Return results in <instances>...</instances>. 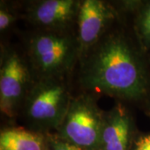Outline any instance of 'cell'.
<instances>
[{"label":"cell","mask_w":150,"mask_h":150,"mask_svg":"<svg viewBox=\"0 0 150 150\" xmlns=\"http://www.w3.org/2000/svg\"><path fill=\"white\" fill-rule=\"evenodd\" d=\"M46 136L48 150H83L75 145L60 139L54 134H46Z\"/></svg>","instance_id":"obj_12"},{"label":"cell","mask_w":150,"mask_h":150,"mask_svg":"<svg viewBox=\"0 0 150 150\" xmlns=\"http://www.w3.org/2000/svg\"><path fill=\"white\" fill-rule=\"evenodd\" d=\"M16 20V15L8 8L4 2L0 4V31L3 33L10 28Z\"/></svg>","instance_id":"obj_11"},{"label":"cell","mask_w":150,"mask_h":150,"mask_svg":"<svg viewBox=\"0 0 150 150\" xmlns=\"http://www.w3.org/2000/svg\"><path fill=\"white\" fill-rule=\"evenodd\" d=\"M119 18L117 8L105 1H81L77 19L79 58L102 38Z\"/></svg>","instance_id":"obj_6"},{"label":"cell","mask_w":150,"mask_h":150,"mask_svg":"<svg viewBox=\"0 0 150 150\" xmlns=\"http://www.w3.org/2000/svg\"><path fill=\"white\" fill-rule=\"evenodd\" d=\"M149 58H148V59H149V66H150V52L149 53Z\"/></svg>","instance_id":"obj_15"},{"label":"cell","mask_w":150,"mask_h":150,"mask_svg":"<svg viewBox=\"0 0 150 150\" xmlns=\"http://www.w3.org/2000/svg\"><path fill=\"white\" fill-rule=\"evenodd\" d=\"M134 32L146 54L150 52V1H143L134 13Z\"/></svg>","instance_id":"obj_10"},{"label":"cell","mask_w":150,"mask_h":150,"mask_svg":"<svg viewBox=\"0 0 150 150\" xmlns=\"http://www.w3.org/2000/svg\"><path fill=\"white\" fill-rule=\"evenodd\" d=\"M143 103H144V110L146 111V113L150 116V93Z\"/></svg>","instance_id":"obj_14"},{"label":"cell","mask_w":150,"mask_h":150,"mask_svg":"<svg viewBox=\"0 0 150 150\" xmlns=\"http://www.w3.org/2000/svg\"><path fill=\"white\" fill-rule=\"evenodd\" d=\"M121 17V16H120ZM134 32L119 18L79 59V83L86 92L121 101L144 102L150 93V66Z\"/></svg>","instance_id":"obj_1"},{"label":"cell","mask_w":150,"mask_h":150,"mask_svg":"<svg viewBox=\"0 0 150 150\" xmlns=\"http://www.w3.org/2000/svg\"><path fill=\"white\" fill-rule=\"evenodd\" d=\"M138 133L134 116L122 103L104 112L102 150H130Z\"/></svg>","instance_id":"obj_8"},{"label":"cell","mask_w":150,"mask_h":150,"mask_svg":"<svg viewBox=\"0 0 150 150\" xmlns=\"http://www.w3.org/2000/svg\"><path fill=\"white\" fill-rule=\"evenodd\" d=\"M130 150H150V132H138L134 137Z\"/></svg>","instance_id":"obj_13"},{"label":"cell","mask_w":150,"mask_h":150,"mask_svg":"<svg viewBox=\"0 0 150 150\" xmlns=\"http://www.w3.org/2000/svg\"><path fill=\"white\" fill-rule=\"evenodd\" d=\"M33 78L25 58L16 50L2 51L0 67V109L8 118L20 113Z\"/></svg>","instance_id":"obj_5"},{"label":"cell","mask_w":150,"mask_h":150,"mask_svg":"<svg viewBox=\"0 0 150 150\" xmlns=\"http://www.w3.org/2000/svg\"><path fill=\"white\" fill-rule=\"evenodd\" d=\"M104 112L94 94L73 96L64 118L54 133L60 139L83 150H102Z\"/></svg>","instance_id":"obj_4"},{"label":"cell","mask_w":150,"mask_h":150,"mask_svg":"<svg viewBox=\"0 0 150 150\" xmlns=\"http://www.w3.org/2000/svg\"><path fill=\"white\" fill-rule=\"evenodd\" d=\"M25 59L33 79H66L79 64L77 35L71 30L39 29L28 37Z\"/></svg>","instance_id":"obj_2"},{"label":"cell","mask_w":150,"mask_h":150,"mask_svg":"<svg viewBox=\"0 0 150 150\" xmlns=\"http://www.w3.org/2000/svg\"><path fill=\"white\" fill-rule=\"evenodd\" d=\"M0 150H48L47 136L26 128L2 129Z\"/></svg>","instance_id":"obj_9"},{"label":"cell","mask_w":150,"mask_h":150,"mask_svg":"<svg viewBox=\"0 0 150 150\" xmlns=\"http://www.w3.org/2000/svg\"><path fill=\"white\" fill-rule=\"evenodd\" d=\"M72 97L66 79H33L20 111L26 129L45 135L55 133Z\"/></svg>","instance_id":"obj_3"},{"label":"cell","mask_w":150,"mask_h":150,"mask_svg":"<svg viewBox=\"0 0 150 150\" xmlns=\"http://www.w3.org/2000/svg\"><path fill=\"white\" fill-rule=\"evenodd\" d=\"M81 1L39 0L28 4L24 17L39 29L71 30L77 23Z\"/></svg>","instance_id":"obj_7"}]
</instances>
